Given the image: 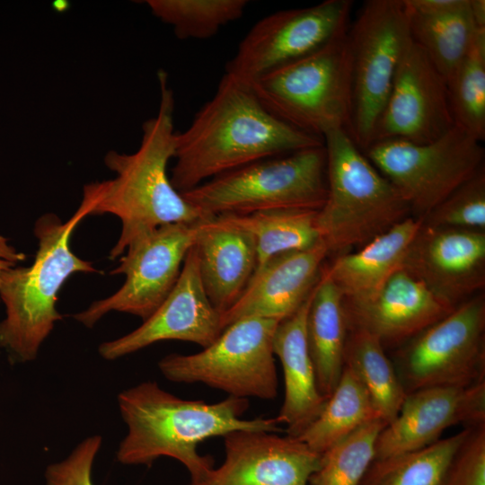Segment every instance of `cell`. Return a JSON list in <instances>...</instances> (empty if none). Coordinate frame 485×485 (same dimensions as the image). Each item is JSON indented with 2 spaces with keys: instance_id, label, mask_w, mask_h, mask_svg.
Here are the masks:
<instances>
[{
  "instance_id": "1",
  "label": "cell",
  "mask_w": 485,
  "mask_h": 485,
  "mask_svg": "<svg viewBox=\"0 0 485 485\" xmlns=\"http://www.w3.org/2000/svg\"><path fill=\"white\" fill-rule=\"evenodd\" d=\"M322 145L269 111L249 84L225 74L190 126L176 133L170 179L182 193L256 161Z\"/></svg>"
},
{
  "instance_id": "2",
  "label": "cell",
  "mask_w": 485,
  "mask_h": 485,
  "mask_svg": "<svg viewBox=\"0 0 485 485\" xmlns=\"http://www.w3.org/2000/svg\"><path fill=\"white\" fill-rule=\"evenodd\" d=\"M118 406L127 426L117 461L124 465H151L162 456L181 462L190 481L201 479L214 466L209 455H201L198 445L235 430L282 431L276 418L242 419L247 399L228 396L215 403L185 400L145 381L118 395Z\"/></svg>"
},
{
  "instance_id": "3",
  "label": "cell",
  "mask_w": 485,
  "mask_h": 485,
  "mask_svg": "<svg viewBox=\"0 0 485 485\" xmlns=\"http://www.w3.org/2000/svg\"><path fill=\"white\" fill-rule=\"evenodd\" d=\"M157 75L158 110L144 122L138 148L132 154L108 152L104 163L114 178L84 186L94 199L91 215L111 214L121 222L120 235L110 252L112 260L160 226L205 218L175 190L167 172L176 147L175 102L168 75L160 70Z\"/></svg>"
},
{
  "instance_id": "4",
  "label": "cell",
  "mask_w": 485,
  "mask_h": 485,
  "mask_svg": "<svg viewBox=\"0 0 485 485\" xmlns=\"http://www.w3.org/2000/svg\"><path fill=\"white\" fill-rule=\"evenodd\" d=\"M94 200L83 190L82 201L69 219L46 213L34 225L38 250L31 265L12 266L0 272V301L5 309L0 321V348L13 364L35 360L39 351L62 320L57 294L75 273H98L93 263L79 258L70 246L72 234L87 216Z\"/></svg>"
},
{
  "instance_id": "5",
  "label": "cell",
  "mask_w": 485,
  "mask_h": 485,
  "mask_svg": "<svg viewBox=\"0 0 485 485\" xmlns=\"http://www.w3.org/2000/svg\"><path fill=\"white\" fill-rule=\"evenodd\" d=\"M327 198L318 212L329 253L362 247L411 216L392 183L367 159L344 129L323 137Z\"/></svg>"
},
{
  "instance_id": "6",
  "label": "cell",
  "mask_w": 485,
  "mask_h": 485,
  "mask_svg": "<svg viewBox=\"0 0 485 485\" xmlns=\"http://www.w3.org/2000/svg\"><path fill=\"white\" fill-rule=\"evenodd\" d=\"M181 194L204 217L272 209L320 210L327 198L325 147L261 159Z\"/></svg>"
},
{
  "instance_id": "7",
  "label": "cell",
  "mask_w": 485,
  "mask_h": 485,
  "mask_svg": "<svg viewBox=\"0 0 485 485\" xmlns=\"http://www.w3.org/2000/svg\"><path fill=\"white\" fill-rule=\"evenodd\" d=\"M347 31L251 83L263 106L288 125L322 140L336 129L348 133L352 81Z\"/></svg>"
},
{
  "instance_id": "8",
  "label": "cell",
  "mask_w": 485,
  "mask_h": 485,
  "mask_svg": "<svg viewBox=\"0 0 485 485\" xmlns=\"http://www.w3.org/2000/svg\"><path fill=\"white\" fill-rule=\"evenodd\" d=\"M347 40L352 81L348 135L364 152L413 42L404 0L366 1L348 28Z\"/></svg>"
},
{
  "instance_id": "9",
  "label": "cell",
  "mask_w": 485,
  "mask_h": 485,
  "mask_svg": "<svg viewBox=\"0 0 485 485\" xmlns=\"http://www.w3.org/2000/svg\"><path fill=\"white\" fill-rule=\"evenodd\" d=\"M279 322L248 317L225 327L201 351L169 354L158 362L175 383H202L229 396L272 400L278 393L273 336Z\"/></svg>"
},
{
  "instance_id": "10",
  "label": "cell",
  "mask_w": 485,
  "mask_h": 485,
  "mask_svg": "<svg viewBox=\"0 0 485 485\" xmlns=\"http://www.w3.org/2000/svg\"><path fill=\"white\" fill-rule=\"evenodd\" d=\"M363 153L420 219L472 177L484 158L481 141L457 125L430 143L385 140Z\"/></svg>"
},
{
  "instance_id": "11",
  "label": "cell",
  "mask_w": 485,
  "mask_h": 485,
  "mask_svg": "<svg viewBox=\"0 0 485 485\" xmlns=\"http://www.w3.org/2000/svg\"><path fill=\"white\" fill-rule=\"evenodd\" d=\"M406 393L485 382V297L479 293L399 347L392 360Z\"/></svg>"
},
{
  "instance_id": "12",
  "label": "cell",
  "mask_w": 485,
  "mask_h": 485,
  "mask_svg": "<svg viewBox=\"0 0 485 485\" xmlns=\"http://www.w3.org/2000/svg\"><path fill=\"white\" fill-rule=\"evenodd\" d=\"M200 220L163 225L130 243L119 266L110 271L125 275L123 285L75 313L74 319L93 328L110 312L129 313L143 322L149 318L174 287Z\"/></svg>"
},
{
  "instance_id": "13",
  "label": "cell",
  "mask_w": 485,
  "mask_h": 485,
  "mask_svg": "<svg viewBox=\"0 0 485 485\" xmlns=\"http://www.w3.org/2000/svg\"><path fill=\"white\" fill-rule=\"evenodd\" d=\"M352 4L350 0H325L263 17L241 40L225 74L250 84L317 50L348 30Z\"/></svg>"
},
{
  "instance_id": "14",
  "label": "cell",
  "mask_w": 485,
  "mask_h": 485,
  "mask_svg": "<svg viewBox=\"0 0 485 485\" xmlns=\"http://www.w3.org/2000/svg\"><path fill=\"white\" fill-rule=\"evenodd\" d=\"M454 125L447 82L413 41L400 63L370 145L385 140L430 143Z\"/></svg>"
},
{
  "instance_id": "15",
  "label": "cell",
  "mask_w": 485,
  "mask_h": 485,
  "mask_svg": "<svg viewBox=\"0 0 485 485\" xmlns=\"http://www.w3.org/2000/svg\"><path fill=\"white\" fill-rule=\"evenodd\" d=\"M453 307L485 286V232L422 224L402 267Z\"/></svg>"
},
{
  "instance_id": "16",
  "label": "cell",
  "mask_w": 485,
  "mask_h": 485,
  "mask_svg": "<svg viewBox=\"0 0 485 485\" xmlns=\"http://www.w3.org/2000/svg\"><path fill=\"white\" fill-rule=\"evenodd\" d=\"M222 331L221 314L205 292L192 246L174 287L158 309L139 327L102 342L98 350L103 359L111 361L163 340L188 341L204 348Z\"/></svg>"
},
{
  "instance_id": "17",
  "label": "cell",
  "mask_w": 485,
  "mask_h": 485,
  "mask_svg": "<svg viewBox=\"0 0 485 485\" xmlns=\"http://www.w3.org/2000/svg\"><path fill=\"white\" fill-rule=\"evenodd\" d=\"M223 437L224 463L188 485H308L320 466L321 454L297 437L260 430Z\"/></svg>"
},
{
  "instance_id": "18",
  "label": "cell",
  "mask_w": 485,
  "mask_h": 485,
  "mask_svg": "<svg viewBox=\"0 0 485 485\" xmlns=\"http://www.w3.org/2000/svg\"><path fill=\"white\" fill-rule=\"evenodd\" d=\"M484 423L485 382L419 389L406 395L397 417L379 433L374 460L424 448L452 426Z\"/></svg>"
},
{
  "instance_id": "19",
  "label": "cell",
  "mask_w": 485,
  "mask_h": 485,
  "mask_svg": "<svg viewBox=\"0 0 485 485\" xmlns=\"http://www.w3.org/2000/svg\"><path fill=\"white\" fill-rule=\"evenodd\" d=\"M329 254L326 244L273 256L258 267L235 304L221 313L223 330L248 317L281 322L294 314L318 283Z\"/></svg>"
},
{
  "instance_id": "20",
  "label": "cell",
  "mask_w": 485,
  "mask_h": 485,
  "mask_svg": "<svg viewBox=\"0 0 485 485\" xmlns=\"http://www.w3.org/2000/svg\"><path fill=\"white\" fill-rule=\"evenodd\" d=\"M343 306L348 329L365 330L384 347L402 345L455 308L403 269L374 297L364 302L343 299Z\"/></svg>"
},
{
  "instance_id": "21",
  "label": "cell",
  "mask_w": 485,
  "mask_h": 485,
  "mask_svg": "<svg viewBox=\"0 0 485 485\" xmlns=\"http://www.w3.org/2000/svg\"><path fill=\"white\" fill-rule=\"evenodd\" d=\"M193 248L205 292L221 314L239 299L256 270L254 239L219 215L198 222Z\"/></svg>"
},
{
  "instance_id": "22",
  "label": "cell",
  "mask_w": 485,
  "mask_h": 485,
  "mask_svg": "<svg viewBox=\"0 0 485 485\" xmlns=\"http://www.w3.org/2000/svg\"><path fill=\"white\" fill-rule=\"evenodd\" d=\"M312 294L294 314L278 322L273 336V352L281 362L285 387L278 418L286 425L287 435L293 437L300 436L309 428L328 400L318 389L306 340Z\"/></svg>"
},
{
  "instance_id": "23",
  "label": "cell",
  "mask_w": 485,
  "mask_h": 485,
  "mask_svg": "<svg viewBox=\"0 0 485 485\" xmlns=\"http://www.w3.org/2000/svg\"><path fill=\"white\" fill-rule=\"evenodd\" d=\"M423 220L410 216L359 250L338 255L323 271L348 302L374 297L401 269L404 258Z\"/></svg>"
},
{
  "instance_id": "24",
  "label": "cell",
  "mask_w": 485,
  "mask_h": 485,
  "mask_svg": "<svg viewBox=\"0 0 485 485\" xmlns=\"http://www.w3.org/2000/svg\"><path fill=\"white\" fill-rule=\"evenodd\" d=\"M344 296L322 269L311 297L305 333L320 392L329 398L344 368L348 325Z\"/></svg>"
},
{
  "instance_id": "25",
  "label": "cell",
  "mask_w": 485,
  "mask_h": 485,
  "mask_svg": "<svg viewBox=\"0 0 485 485\" xmlns=\"http://www.w3.org/2000/svg\"><path fill=\"white\" fill-rule=\"evenodd\" d=\"M406 8L413 41L448 82L481 30L473 21L470 0H461L454 8L436 13H420Z\"/></svg>"
},
{
  "instance_id": "26",
  "label": "cell",
  "mask_w": 485,
  "mask_h": 485,
  "mask_svg": "<svg viewBox=\"0 0 485 485\" xmlns=\"http://www.w3.org/2000/svg\"><path fill=\"white\" fill-rule=\"evenodd\" d=\"M344 366L365 386L381 419L392 422L407 393L380 340L365 330L348 329Z\"/></svg>"
},
{
  "instance_id": "27",
  "label": "cell",
  "mask_w": 485,
  "mask_h": 485,
  "mask_svg": "<svg viewBox=\"0 0 485 485\" xmlns=\"http://www.w3.org/2000/svg\"><path fill=\"white\" fill-rule=\"evenodd\" d=\"M377 419L381 417L368 392L344 366L340 381L321 414L297 438L322 454L365 424Z\"/></svg>"
},
{
  "instance_id": "28",
  "label": "cell",
  "mask_w": 485,
  "mask_h": 485,
  "mask_svg": "<svg viewBox=\"0 0 485 485\" xmlns=\"http://www.w3.org/2000/svg\"><path fill=\"white\" fill-rule=\"evenodd\" d=\"M318 212L319 210L272 209L247 215L222 216L252 235L258 268L275 255L304 250L321 242Z\"/></svg>"
},
{
  "instance_id": "29",
  "label": "cell",
  "mask_w": 485,
  "mask_h": 485,
  "mask_svg": "<svg viewBox=\"0 0 485 485\" xmlns=\"http://www.w3.org/2000/svg\"><path fill=\"white\" fill-rule=\"evenodd\" d=\"M469 428L419 450L374 460L360 485H441Z\"/></svg>"
},
{
  "instance_id": "30",
  "label": "cell",
  "mask_w": 485,
  "mask_h": 485,
  "mask_svg": "<svg viewBox=\"0 0 485 485\" xmlns=\"http://www.w3.org/2000/svg\"><path fill=\"white\" fill-rule=\"evenodd\" d=\"M152 13L171 25L180 40H207L240 19L247 0H147Z\"/></svg>"
},
{
  "instance_id": "31",
  "label": "cell",
  "mask_w": 485,
  "mask_h": 485,
  "mask_svg": "<svg viewBox=\"0 0 485 485\" xmlns=\"http://www.w3.org/2000/svg\"><path fill=\"white\" fill-rule=\"evenodd\" d=\"M455 125L479 141L485 138V29L447 82Z\"/></svg>"
},
{
  "instance_id": "32",
  "label": "cell",
  "mask_w": 485,
  "mask_h": 485,
  "mask_svg": "<svg viewBox=\"0 0 485 485\" xmlns=\"http://www.w3.org/2000/svg\"><path fill=\"white\" fill-rule=\"evenodd\" d=\"M386 425L381 419L372 420L322 453L310 485H360L375 459L377 436Z\"/></svg>"
},
{
  "instance_id": "33",
  "label": "cell",
  "mask_w": 485,
  "mask_h": 485,
  "mask_svg": "<svg viewBox=\"0 0 485 485\" xmlns=\"http://www.w3.org/2000/svg\"><path fill=\"white\" fill-rule=\"evenodd\" d=\"M436 227L485 229V171L482 166L423 219Z\"/></svg>"
},
{
  "instance_id": "34",
  "label": "cell",
  "mask_w": 485,
  "mask_h": 485,
  "mask_svg": "<svg viewBox=\"0 0 485 485\" xmlns=\"http://www.w3.org/2000/svg\"><path fill=\"white\" fill-rule=\"evenodd\" d=\"M441 485H485V423L470 427Z\"/></svg>"
},
{
  "instance_id": "35",
  "label": "cell",
  "mask_w": 485,
  "mask_h": 485,
  "mask_svg": "<svg viewBox=\"0 0 485 485\" xmlns=\"http://www.w3.org/2000/svg\"><path fill=\"white\" fill-rule=\"evenodd\" d=\"M101 444L99 435L85 437L66 457L46 467L45 485H95L93 469Z\"/></svg>"
},
{
  "instance_id": "36",
  "label": "cell",
  "mask_w": 485,
  "mask_h": 485,
  "mask_svg": "<svg viewBox=\"0 0 485 485\" xmlns=\"http://www.w3.org/2000/svg\"><path fill=\"white\" fill-rule=\"evenodd\" d=\"M26 259V255L12 246L8 240L0 235V272L9 267L17 265Z\"/></svg>"
},
{
  "instance_id": "37",
  "label": "cell",
  "mask_w": 485,
  "mask_h": 485,
  "mask_svg": "<svg viewBox=\"0 0 485 485\" xmlns=\"http://www.w3.org/2000/svg\"><path fill=\"white\" fill-rule=\"evenodd\" d=\"M471 13L478 29H485V1L470 0Z\"/></svg>"
},
{
  "instance_id": "38",
  "label": "cell",
  "mask_w": 485,
  "mask_h": 485,
  "mask_svg": "<svg viewBox=\"0 0 485 485\" xmlns=\"http://www.w3.org/2000/svg\"><path fill=\"white\" fill-rule=\"evenodd\" d=\"M1 302V301H0Z\"/></svg>"
}]
</instances>
